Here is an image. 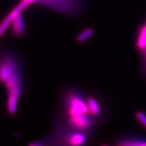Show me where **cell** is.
<instances>
[{
  "mask_svg": "<svg viewBox=\"0 0 146 146\" xmlns=\"http://www.w3.org/2000/svg\"><path fill=\"white\" fill-rule=\"evenodd\" d=\"M12 34L16 37H22L25 33V24L21 14H18L11 24Z\"/></svg>",
  "mask_w": 146,
  "mask_h": 146,
  "instance_id": "6",
  "label": "cell"
},
{
  "mask_svg": "<svg viewBox=\"0 0 146 146\" xmlns=\"http://www.w3.org/2000/svg\"><path fill=\"white\" fill-rule=\"evenodd\" d=\"M94 29L91 28H87L83 30L76 37V41L78 43H83L88 39L90 36L94 34Z\"/></svg>",
  "mask_w": 146,
  "mask_h": 146,
  "instance_id": "10",
  "label": "cell"
},
{
  "mask_svg": "<svg viewBox=\"0 0 146 146\" xmlns=\"http://www.w3.org/2000/svg\"><path fill=\"white\" fill-rule=\"evenodd\" d=\"M38 2L66 15H76L83 9L82 0H39Z\"/></svg>",
  "mask_w": 146,
  "mask_h": 146,
  "instance_id": "2",
  "label": "cell"
},
{
  "mask_svg": "<svg viewBox=\"0 0 146 146\" xmlns=\"http://www.w3.org/2000/svg\"><path fill=\"white\" fill-rule=\"evenodd\" d=\"M137 47L139 50H144L146 49V24L141 29L137 40Z\"/></svg>",
  "mask_w": 146,
  "mask_h": 146,
  "instance_id": "9",
  "label": "cell"
},
{
  "mask_svg": "<svg viewBox=\"0 0 146 146\" xmlns=\"http://www.w3.org/2000/svg\"><path fill=\"white\" fill-rule=\"evenodd\" d=\"M3 84L8 91L7 110L9 114L13 115L17 110L18 99L23 90L21 72H18Z\"/></svg>",
  "mask_w": 146,
  "mask_h": 146,
  "instance_id": "1",
  "label": "cell"
},
{
  "mask_svg": "<svg viewBox=\"0 0 146 146\" xmlns=\"http://www.w3.org/2000/svg\"><path fill=\"white\" fill-rule=\"evenodd\" d=\"M31 5V3L25 1H23L21 0V1L12 10L11 12L9 13L4 18V19L1 21V23H0V37L1 35L4 33L7 29L9 27L11 26V24H12V21H14V19L17 16L18 14H21L22 12L26 9L27 7Z\"/></svg>",
  "mask_w": 146,
  "mask_h": 146,
  "instance_id": "5",
  "label": "cell"
},
{
  "mask_svg": "<svg viewBox=\"0 0 146 146\" xmlns=\"http://www.w3.org/2000/svg\"><path fill=\"white\" fill-rule=\"evenodd\" d=\"M86 141V137L81 133H75L70 135L67 138V141L69 145H81Z\"/></svg>",
  "mask_w": 146,
  "mask_h": 146,
  "instance_id": "7",
  "label": "cell"
},
{
  "mask_svg": "<svg viewBox=\"0 0 146 146\" xmlns=\"http://www.w3.org/2000/svg\"><path fill=\"white\" fill-rule=\"evenodd\" d=\"M21 72L18 61L10 54L0 55V82L5 83L18 72Z\"/></svg>",
  "mask_w": 146,
  "mask_h": 146,
  "instance_id": "4",
  "label": "cell"
},
{
  "mask_svg": "<svg viewBox=\"0 0 146 146\" xmlns=\"http://www.w3.org/2000/svg\"><path fill=\"white\" fill-rule=\"evenodd\" d=\"M87 104L88 106L89 112L92 116H98L101 112V108L96 99L93 98H89L86 99Z\"/></svg>",
  "mask_w": 146,
  "mask_h": 146,
  "instance_id": "8",
  "label": "cell"
},
{
  "mask_svg": "<svg viewBox=\"0 0 146 146\" xmlns=\"http://www.w3.org/2000/svg\"><path fill=\"white\" fill-rule=\"evenodd\" d=\"M123 146H146V141L143 140H127L118 144Z\"/></svg>",
  "mask_w": 146,
  "mask_h": 146,
  "instance_id": "11",
  "label": "cell"
},
{
  "mask_svg": "<svg viewBox=\"0 0 146 146\" xmlns=\"http://www.w3.org/2000/svg\"><path fill=\"white\" fill-rule=\"evenodd\" d=\"M66 107L68 117L90 114L87 101L77 93H68L66 98Z\"/></svg>",
  "mask_w": 146,
  "mask_h": 146,
  "instance_id": "3",
  "label": "cell"
},
{
  "mask_svg": "<svg viewBox=\"0 0 146 146\" xmlns=\"http://www.w3.org/2000/svg\"><path fill=\"white\" fill-rule=\"evenodd\" d=\"M23 1H27V2L30 3L31 4L33 3H35V2H38V1L39 0H23Z\"/></svg>",
  "mask_w": 146,
  "mask_h": 146,
  "instance_id": "13",
  "label": "cell"
},
{
  "mask_svg": "<svg viewBox=\"0 0 146 146\" xmlns=\"http://www.w3.org/2000/svg\"><path fill=\"white\" fill-rule=\"evenodd\" d=\"M137 120L141 124L142 126L146 128V115L142 112H137L135 114Z\"/></svg>",
  "mask_w": 146,
  "mask_h": 146,
  "instance_id": "12",
  "label": "cell"
}]
</instances>
